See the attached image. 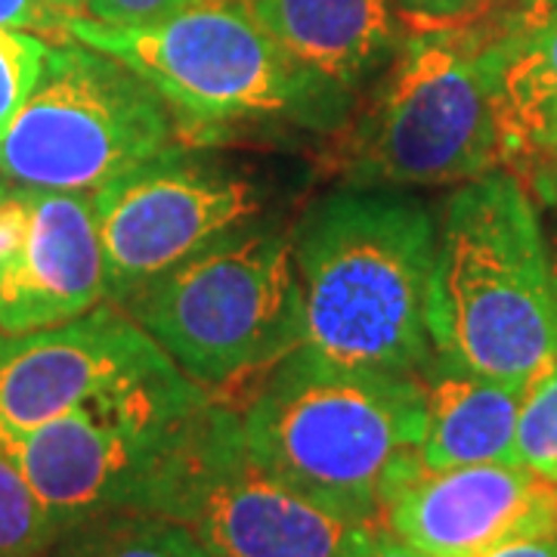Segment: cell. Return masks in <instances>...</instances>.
<instances>
[{
  "instance_id": "d6986e66",
  "label": "cell",
  "mask_w": 557,
  "mask_h": 557,
  "mask_svg": "<svg viewBox=\"0 0 557 557\" xmlns=\"http://www.w3.org/2000/svg\"><path fill=\"white\" fill-rule=\"evenodd\" d=\"M518 465L557 483V359H552L523 391L515 437Z\"/></svg>"
},
{
  "instance_id": "f1b7e54d",
  "label": "cell",
  "mask_w": 557,
  "mask_h": 557,
  "mask_svg": "<svg viewBox=\"0 0 557 557\" xmlns=\"http://www.w3.org/2000/svg\"><path fill=\"white\" fill-rule=\"evenodd\" d=\"M552 263H555V285H557V245H555V255H552Z\"/></svg>"
},
{
  "instance_id": "cb8c5ba5",
  "label": "cell",
  "mask_w": 557,
  "mask_h": 557,
  "mask_svg": "<svg viewBox=\"0 0 557 557\" xmlns=\"http://www.w3.org/2000/svg\"><path fill=\"white\" fill-rule=\"evenodd\" d=\"M341 557H421L416 548H409L406 542H399L384 523L372 527L366 536L359 539L354 548H347Z\"/></svg>"
},
{
  "instance_id": "83f0119b",
  "label": "cell",
  "mask_w": 557,
  "mask_h": 557,
  "mask_svg": "<svg viewBox=\"0 0 557 557\" xmlns=\"http://www.w3.org/2000/svg\"><path fill=\"white\" fill-rule=\"evenodd\" d=\"M50 10H60V13H75L78 7H84V0H44Z\"/></svg>"
},
{
  "instance_id": "30bf717a",
  "label": "cell",
  "mask_w": 557,
  "mask_h": 557,
  "mask_svg": "<svg viewBox=\"0 0 557 557\" xmlns=\"http://www.w3.org/2000/svg\"><path fill=\"white\" fill-rule=\"evenodd\" d=\"M106 258V300L124 304L226 233L263 220V186L208 152L174 143L94 196Z\"/></svg>"
},
{
  "instance_id": "5b68a950",
  "label": "cell",
  "mask_w": 557,
  "mask_h": 557,
  "mask_svg": "<svg viewBox=\"0 0 557 557\" xmlns=\"http://www.w3.org/2000/svg\"><path fill=\"white\" fill-rule=\"evenodd\" d=\"M502 20L406 35L350 124L341 177L350 189H421L505 164L498 121Z\"/></svg>"
},
{
  "instance_id": "3957f363",
  "label": "cell",
  "mask_w": 557,
  "mask_h": 557,
  "mask_svg": "<svg viewBox=\"0 0 557 557\" xmlns=\"http://www.w3.org/2000/svg\"><path fill=\"white\" fill-rule=\"evenodd\" d=\"M304 347L350 369L421 375L434 344L424 319L437 251L431 211L397 189L322 196L292 233Z\"/></svg>"
},
{
  "instance_id": "9c48e42d",
  "label": "cell",
  "mask_w": 557,
  "mask_h": 557,
  "mask_svg": "<svg viewBox=\"0 0 557 557\" xmlns=\"http://www.w3.org/2000/svg\"><path fill=\"white\" fill-rule=\"evenodd\" d=\"M146 515L186 523L214 557H341L381 527L267 471L248 453L239 409L218 397L193 421Z\"/></svg>"
},
{
  "instance_id": "9a60e30c",
  "label": "cell",
  "mask_w": 557,
  "mask_h": 557,
  "mask_svg": "<svg viewBox=\"0 0 557 557\" xmlns=\"http://www.w3.org/2000/svg\"><path fill=\"white\" fill-rule=\"evenodd\" d=\"M424 387L428 424L421 440V468L446 471L465 465L511 461L520 403L527 384L496 381L431 359L418 375Z\"/></svg>"
},
{
  "instance_id": "4316f807",
  "label": "cell",
  "mask_w": 557,
  "mask_h": 557,
  "mask_svg": "<svg viewBox=\"0 0 557 557\" xmlns=\"http://www.w3.org/2000/svg\"><path fill=\"white\" fill-rule=\"evenodd\" d=\"M523 10H539V13H555L557 0H518Z\"/></svg>"
},
{
  "instance_id": "ac0fdd59",
  "label": "cell",
  "mask_w": 557,
  "mask_h": 557,
  "mask_svg": "<svg viewBox=\"0 0 557 557\" xmlns=\"http://www.w3.org/2000/svg\"><path fill=\"white\" fill-rule=\"evenodd\" d=\"M60 536L57 523L0 437V557H47Z\"/></svg>"
},
{
  "instance_id": "7a4b0ae2",
  "label": "cell",
  "mask_w": 557,
  "mask_h": 557,
  "mask_svg": "<svg viewBox=\"0 0 557 557\" xmlns=\"http://www.w3.org/2000/svg\"><path fill=\"white\" fill-rule=\"evenodd\" d=\"M239 416L248 453L267 471L362 523H384L394 493L424 471L418 375L350 369L300 344Z\"/></svg>"
},
{
  "instance_id": "7c38bea8",
  "label": "cell",
  "mask_w": 557,
  "mask_h": 557,
  "mask_svg": "<svg viewBox=\"0 0 557 557\" xmlns=\"http://www.w3.org/2000/svg\"><path fill=\"white\" fill-rule=\"evenodd\" d=\"M384 527L421 557H474L557 533V483L511 461L418 471L387 502Z\"/></svg>"
},
{
  "instance_id": "4fadbf2b",
  "label": "cell",
  "mask_w": 557,
  "mask_h": 557,
  "mask_svg": "<svg viewBox=\"0 0 557 557\" xmlns=\"http://www.w3.org/2000/svg\"><path fill=\"white\" fill-rule=\"evenodd\" d=\"M106 300V258L94 199L32 189L20 248L0 263V335L57 329Z\"/></svg>"
},
{
  "instance_id": "ba28073f",
  "label": "cell",
  "mask_w": 557,
  "mask_h": 557,
  "mask_svg": "<svg viewBox=\"0 0 557 557\" xmlns=\"http://www.w3.org/2000/svg\"><path fill=\"white\" fill-rule=\"evenodd\" d=\"M177 366L7 440L57 530L109 511H146L193 421L211 403Z\"/></svg>"
},
{
  "instance_id": "6da1fadb",
  "label": "cell",
  "mask_w": 557,
  "mask_h": 557,
  "mask_svg": "<svg viewBox=\"0 0 557 557\" xmlns=\"http://www.w3.org/2000/svg\"><path fill=\"white\" fill-rule=\"evenodd\" d=\"M62 32L134 69L189 146L251 134H335L354 119L357 97L292 60L245 0H205L143 25L69 13Z\"/></svg>"
},
{
  "instance_id": "2e32d148",
  "label": "cell",
  "mask_w": 557,
  "mask_h": 557,
  "mask_svg": "<svg viewBox=\"0 0 557 557\" xmlns=\"http://www.w3.org/2000/svg\"><path fill=\"white\" fill-rule=\"evenodd\" d=\"M498 121L505 164L530 174L557 161V10L505 16L498 38Z\"/></svg>"
},
{
  "instance_id": "484cf974",
  "label": "cell",
  "mask_w": 557,
  "mask_h": 557,
  "mask_svg": "<svg viewBox=\"0 0 557 557\" xmlns=\"http://www.w3.org/2000/svg\"><path fill=\"white\" fill-rule=\"evenodd\" d=\"M533 186H536V193L542 199L557 201V161L533 171Z\"/></svg>"
},
{
  "instance_id": "52a82bcc",
  "label": "cell",
  "mask_w": 557,
  "mask_h": 557,
  "mask_svg": "<svg viewBox=\"0 0 557 557\" xmlns=\"http://www.w3.org/2000/svg\"><path fill=\"white\" fill-rule=\"evenodd\" d=\"M174 143L171 109L134 69L69 38L50 44L35 90L0 139V177L94 196Z\"/></svg>"
},
{
  "instance_id": "7402d4cb",
  "label": "cell",
  "mask_w": 557,
  "mask_h": 557,
  "mask_svg": "<svg viewBox=\"0 0 557 557\" xmlns=\"http://www.w3.org/2000/svg\"><path fill=\"white\" fill-rule=\"evenodd\" d=\"M397 7L403 20L416 22L421 28H440L474 20L483 0H397Z\"/></svg>"
},
{
  "instance_id": "8fae6325",
  "label": "cell",
  "mask_w": 557,
  "mask_h": 557,
  "mask_svg": "<svg viewBox=\"0 0 557 557\" xmlns=\"http://www.w3.org/2000/svg\"><path fill=\"white\" fill-rule=\"evenodd\" d=\"M177 362L119 304L57 329L0 335V434L16 437Z\"/></svg>"
},
{
  "instance_id": "8992f818",
  "label": "cell",
  "mask_w": 557,
  "mask_h": 557,
  "mask_svg": "<svg viewBox=\"0 0 557 557\" xmlns=\"http://www.w3.org/2000/svg\"><path fill=\"white\" fill-rule=\"evenodd\" d=\"M208 394L270 372L304 344L295 242L255 220L161 273L121 304Z\"/></svg>"
},
{
  "instance_id": "5bb4252c",
  "label": "cell",
  "mask_w": 557,
  "mask_h": 557,
  "mask_svg": "<svg viewBox=\"0 0 557 557\" xmlns=\"http://www.w3.org/2000/svg\"><path fill=\"white\" fill-rule=\"evenodd\" d=\"M270 38L322 81L354 94L403 47L397 0H245Z\"/></svg>"
},
{
  "instance_id": "d4e9b609",
  "label": "cell",
  "mask_w": 557,
  "mask_h": 557,
  "mask_svg": "<svg viewBox=\"0 0 557 557\" xmlns=\"http://www.w3.org/2000/svg\"><path fill=\"white\" fill-rule=\"evenodd\" d=\"M474 557H557V533L511 539V542H502L496 548H486Z\"/></svg>"
},
{
  "instance_id": "e0dca14e",
  "label": "cell",
  "mask_w": 557,
  "mask_h": 557,
  "mask_svg": "<svg viewBox=\"0 0 557 557\" xmlns=\"http://www.w3.org/2000/svg\"><path fill=\"white\" fill-rule=\"evenodd\" d=\"M47 557H214L180 520L109 511L62 530Z\"/></svg>"
},
{
  "instance_id": "ffe728a7",
  "label": "cell",
  "mask_w": 557,
  "mask_h": 557,
  "mask_svg": "<svg viewBox=\"0 0 557 557\" xmlns=\"http://www.w3.org/2000/svg\"><path fill=\"white\" fill-rule=\"evenodd\" d=\"M50 44L32 32L0 25V139L10 121L16 119L22 102L35 90Z\"/></svg>"
},
{
  "instance_id": "603a6c76",
  "label": "cell",
  "mask_w": 557,
  "mask_h": 557,
  "mask_svg": "<svg viewBox=\"0 0 557 557\" xmlns=\"http://www.w3.org/2000/svg\"><path fill=\"white\" fill-rule=\"evenodd\" d=\"M69 13L50 10L44 0H0V25L20 32H62Z\"/></svg>"
},
{
  "instance_id": "277c9868",
  "label": "cell",
  "mask_w": 557,
  "mask_h": 557,
  "mask_svg": "<svg viewBox=\"0 0 557 557\" xmlns=\"http://www.w3.org/2000/svg\"><path fill=\"white\" fill-rule=\"evenodd\" d=\"M424 319L434 359L530 384L557 359V285L536 205L511 171L458 186L437 226Z\"/></svg>"
},
{
  "instance_id": "44dd1931",
  "label": "cell",
  "mask_w": 557,
  "mask_h": 557,
  "mask_svg": "<svg viewBox=\"0 0 557 557\" xmlns=\"http://www.w3.org/2000/svg\"><path fill=\"white\" fill-rule=\"evenodd\" d=\"M205 0H84L87 16L106 25H143L196 7Z\"/></svg>"
}]
</instances>
